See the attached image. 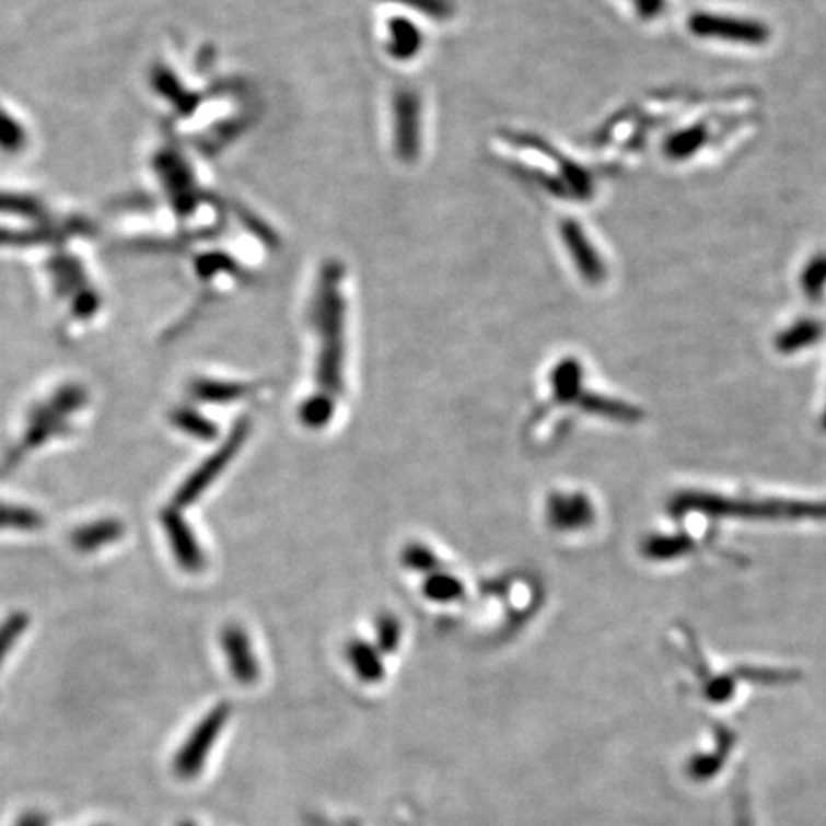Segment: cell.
<instances>
[{
    "label": "cell",
    "mask_w": 826,
    "mask_h": 826,
    "mask_svg": "<svg viewBox=\"0 0 826 826\" xmlns=\"http://www.w3.org/2000/svg\"><path fill=\"white\" fill-rule=\"evenodd\" d=\"M670 513H702L710 519H826V501L738 500L710 492H682L670 503Z\"/></svg>",
    "instance_id": "1"
},
{
    "label": "cell",
    "mask_w": 826,
    "mask_h": 826,
    "mask_svg": "<svg viewBox=\"0 0 826 826\" xmlns=\"http://www.w3.org/2000/svg\"><path fill=\"white\" fill-rule=\"evenodd\" d=\"M339 291V289H337ZM335 289L319 293L314 322L318 327L319 347L316 381L319 393L339 396L345 388V342H342V301Z\"/></svg>",
    "instance_id": "2"
},
{
    "label": "cell",
    "mask_w": 826,
    "mask_h": 826,
    "mask_svg": "<svg viewBox=\"0 0 826 826\" xmlns=\"http://www.w3.org/2000/svg\"><path fill=\"white\" fill-rule=\"evenodd\" d=\"M249 434L251 419L249 417H243V419H240L232 427V431L228 434L226 440L217 447V452H212L206 462L201 463L198 469L194 470L190 477L186 478V482H183V486L176 490L175 498H173V508H188L190 503L201 498L206 493L207 488L224 473L228 465L234 462L235 455L240 454V450H242L243 444L249 439Z\"/></svg>",
    "instance_id": "3"
},
{
    "label": "cell",
    "mask_w": 826,
    "mask_h": 826,
    "mask_svg": "<svg viewBox=\"0 0 826 826\" xmlns=\"http://www.w3.org/2000/svg\"><path fill=\"white\" fill-rule=\"evenodd\" d=\"M230 713H232V708L226 702H222V705L214 706L211 712H207L203 720L199 721L198 725L194 728L190 736L178 748L175 759H173V769H175L178 779L190 781L203 771L207 758L211 754L212 744L219 741L220 733L226 725Z\"/></svg>",
    "instance_id": "4"
},
{
    "label": "cell",
    "mask_w": 826,
    "mask_h": 826,
    "mask_svg": "<svg viewBox=\"0 0 826 826\" xmlns=\"http://www.w3.org/2000/svg\"><path fill=\"white\" fill-rule=\"evenodd\" d=\"M68 416L61 414L50 398L45 403L37 404L27 416V427H25L22 439L4 455V459L0 463V475L14 469L25 455L35 452L37 447L43 446L54 437H60L63 432H68Z\"/></svg>",
    "instance_id": "5"
},
{
    "label": "cell",
    "mask_w": 826,
    "mask_h": 826,
    "mask_svg": "<svg viewBox=\"0 0 826 826\" xmlns=\"http://www.w3.org/2000/svg\"><path fill=\"white\" fill-rule=\"evenodd\" d=\"M690 33L697 37L721 38L729 43H743V45H766L771 38V30L766 23L746 18H733V15L708 14L697 12L689 18Z\"/></svg>",
    "instance_id": "6"
},
{
    "label": "cell",
    "mask_w": 826,
    "mask_h": 826,
    "mask_svg": "<svg viewBox=\"0 0 826 826\" xmlns=\"http://www.w3.org/2000/svg\"><path fill=\"white\" fill-rule=\"evenodd\" d=\"M161 526L167 534L168 544L178 567L188 574L203 572L207 567L206 551L199 544L196 532L191 531L190 524L186 523V519L181 515V509H165L161 513Z\"/></svg>",
    "instance_id": "7"
},
{
    "label": "cell",
    "mask_w": 826,
    "mask_h": 826,
    "mask_svg": "<svg viewBox=\"0 0 826 826\" xmlns=\"http://www.w3.org/2000/svg\"><path fill=\"white\" fill-rule=\"evenodd\" d=\"M595 505L584 492H554L547 496V524L557 532H578L595 523Z\"/></svg>",
    "instance_id": "8"
},
{
    "label": "cell",
    "mask_w": 826,
    "mask_h": 826,
    "mask_svg": "<svg viewBox=\"0 0 826 826\" xmlns=\"http://www.w3.org/2000/svg\"><path fill=\"white\" fill-rule=\"evenodd\" d=\"M220 644L222 652L226 656V664L230 667V674L235 682L242 685H253L258 679V660L253 651L247 631L237 626V624H228L226 628L220 633Z\"/></svg>",
    "instance_id": "9"
},
{
    "label": "cell",
    "mask_w": 826,
    "mask_h": 826,
    "mask_svg": "<svg viewBox=\"0 0 826 826\" xmlns=\"http://www.w3.org/2000/svg\"><path fill=\"white\" fill-rule=\"evenodd\" d=\"M562 234H565V240L569 243L570 253H572L580 272L584 276V280L590 281V283H601V281L605 280V276H607L605 265H603L600 255L593 249L592 243L587 242L582 228L574 224V222H567L565 228H562Z\"/></svg>",
    "instance_id": "10"
},
{
    "label": "cell",
    "mask_w": 826,
    "mask_h": 826,
    "mask_svg": "<svg viewBox=\"0 0 826 826\" xmlns=\"http://www.w3.org/2000/svg\"><path fill=\"white\" fill-rule=\"evenodd\" d=\"M123 532L125 526L117 519H100L96 523L83 524L71 532V546L81 554H92L100 547L117 542Z\"/></svg>",
    "instance_id": "11"
},
{
    "label": "cell",
    "mask_w": 826,
    "mask_h": 826,
    "mask_svg": "<svg viewBox=\"0 0 826 826\" xmlns=\"http://www.w3.org/2000/svg\"><path fill=\"white\" fill-rule=\"evenodd\" d=\"M551 388L557 404H577L584 395V365L577 358H562L551 373Z\"/></svg>",
    "instance_id": "12"
},
{
    "label": "cell",
    "mask_w": 826,
    "mask_h": 826,
    "mask_svg": "<svg viewBox=\"0 0 826 826\" xmlns=\"http://www.w3.org/2000/svg\"><path fill=\"white\" fill-rule=\"evenodd\" d=\"M258 385L235 381L196 380L190 385V395L203 404H232L257 393Z\"/></svg>",
    "instance_id": "13"
},
{
    "label": "cell",
    "mask_w": 826,
    "mask_h": 826,
    "mask_svg": "<svg viewBox=\"0 0 826 826\" xmlns=\"http://www.w3.org/2000/svg\"><path fill=\"white\" fill-rule=\"evenodd\" d=\"M577 404L592 416L605 417L608 421H618V423H637L643 417V411L631 404L621 403L608 396L595 395V393H585V391Z\"/></svg>",
    "instance_id": "14"
},
{
    "label": "cell",
    "mask_w": 826,
    "mask_h": 826,
    "mask_svg": "<svg viewBox=\"0 0 826 826\" xmlns=\"http://www.w3.org/2000/svg\"><path fill=\"white\" fill-rule=\"evenodd\" d=\"M695 542L687 534H652L643 539L641 555L654 562L675 561L683 555L693 554Z\"/></svg>",
    "instance_id": "15"
},
{
    "label": "cell",
    "mask_w": 826,
    "mask_h": 826,
    "mask_svg": "<svg viewBox=\"0 0 826 826\" xmlns=\"http://www.w3.org/2000/svg\"><path fill=\"white\" fill-rule=\"evenodd\" d=\"M347 660L358 679L364 683H377L385 677V664L381 660L380 649L365 643L364 639H354L347 644Z\"/></svg>",
    "instance_id": "16"
},
{
    "label": "cell",
    "mask_w": 826,
    "mask_h": 826,
    "mask_svg": "<svg viewBox=\"0 0 826 826\" xmlns=\"http://www.w3.org/2000/svg\"><path fill=\"white\" fill-rule=\"evenodd\" d=\"M825 334V326L819 319L802 318L787 327L782 334L777 335L775 347L781 354H796L800 350L813 347L821 341Z\"/></svg>",
    "instance_id": "17"
},
{
    "label": "cell",
    "mask_w": 826,
    "mask_h": 826,
    "mask_svg": "<svg viewBox=\"0 0 826 826\" xmlns=\"http://www.w3.org/2000/svg\"><path fill=\"white\" fill-rule=\"evenodd\" d=\"M710 140V129L706 123H697L687 129L677 130L674 135L664 140V155L667 160L683 161L689 160L695 153L705 148L706 142Z\"/></svg>",
    "instance_id": "18"
},
{
    "label": "cell",
    "mask_w": 826,
    "mask_h": 826,
    "mask_svg": "<svg viewBox=\"0 0 826 826\" xmlns=\"http://www.w3.org/2000/svg\"><path fill=\"white\" fill-rule=\"evenodd\" d=\"M335 416V398L326 393H314V395L304 398V403L299 408V419L306 429L319 431L324 429Z\"/></svg>",
    "instance_id": "19"
},
{
    "label": "cell",
    "mask_w": 826,
    "mask_h": 826,
    "mask_svg": "<svg viewBox=\"0 0 826 826\" xmlns=\"http://www.w3.org/2000/svg\"><path fill=\"white\" fill-rule=\"evenodd\" d=\"M463 593L462 580L444 570L432 572L423 582V595L432 603H454L462 600Z\"/></svg>",
    "instance_id": "20"
},
{
    "label": "cell",
    "mask_w": 826,
    "mask_h": 826,
    "mask_svg": "<svg viewBox=\"0 0 826 826\" xmlns=\"http://www.w3.org/2000/svg\"><path fill=\"white\" fill-rule=\"evenodd\" d=\"M171 421L178 431L186 432L188 437H194V439L212 440L217 439V434H219L217 423H212L209 417L199 414L194 408H188V406L176 408L171 416Z\"/></svg>",
    "instance_id": "21"
},
{
    "label": "cell",
    "mask_w": 826,
    "mask_h": 826,
    "mask_svg": "<svg viewBox=\"0 0 826 826\" xmlns=\"http://www.w3.org/2000/svg\"><path fill=\"white\" fill-rule=\"evenodd\" d=\"M45 526V519L35 509L0 503V528L2 531H38Z\"/></svg>",
    "instance_id": "22"
},
{
    "label": "cell",
    "mask_w": 826,
    "mask_h": 826,
    "mask_svg": "<svg viewBox=\"0 0 826 826\" xmlns=\"http://www.w3.org/2000/svg\"><path fill=\"white\" fill-rule=\"evenodd\" d=\"M800 286H802V291H804V295L810 299V301H813V303H817V301H821L823 296H825L826 293V253L823 251V253H817V255H813L810 260H807V265L804 266V270H802V276H800Z\"/></svg>",
    "instance_id": "23"
},
{
    "label": "cell",
    "mask_w": 826,
    "mask_h": 826,
    "mask_svg": "<svg viewBox=\"0 0 826 826\" xmlns=\"http://www.w3.org/2000/svg\"><path fill=\"white\" fill-rule=\"evenodd\" d=\"M400 559H403L406 569L419 572V574H427V577L440 570L439 557L432 551L431 547L424 546L421 542H411L404 547Z\"/></svg>",
    "instance_id": "24"
},
{
    "label": "cell",
    "mask_w": 826,
    "mask_h": 826,
    "mask_svg": "<svg viewBox=\"0 0 826 826\" xmlns=\"http://www.w3.org/2000/svg\"><path fill=\"white\" fill-rule=\"evenodd\" d=\"M403 639V628L400 621L393 615H383L375 621V643L380 652L391 654L398 649Z\"/></svg>",
    "instance_id": "25"
},
{
    "label": "cell",
    "mask_w": 826,
    "mask_h": 826,
    "mask_svg": "<svg viewBox=\"0 0 826 826\" xmlns=\"http://www.w3.org/2000/svg\"><path fill=\"white\" fill-rule=\"evenodd\" d=\"M30 626V616L25 613H14L0 624V664L7 659L8 652L14 649L15 641L25 633Z\"/></svg>",
    "instance_id": "26"
},
{
    "label": "cell",
    "mask_w": 826,
    "mask_h": 826,
    "mask_svg": "<svg viewBox=\"0 0 826 826\" xmlns=\"http://www.w3.org/2000/svg\"><path fill=\"white\" fill-rule=\"evenodd\" d=\"M666 0H636V10L639 18L652 20L664 12Z\"/></svg>",
    "instance_id": "27"
},
{
    "label": "cell",
    "mask_w": 826,
    "mask_h": 826,
    "mask_svg": "<svg viewBox=\"0 0 826 826\" xmlns=\"http://www.w3.org/2000/svg\"><path fill=\"white\" fill-rule=\"evenodd\" d=\"M48 819L40 812H27L23 813L20 819L15 821L14 826H46Z\"/></svg>",
    "instance_id": "28"
},
{
    "label": "cell",
    "mask_w": 826,
    "mask_h": 826,
    "mask_svg": "<svg viewBox=\"0 0 826 826\" xmlns=\"http://www.w3.org/2000/svg\"><path fill=\"white\" fill-rule=\"evenodd\" d=\"M178 826H198L196 823H191V821H184V823H181Z\"/></svg>",
    "instance_id": "29"
},
{
    "label": "cell",
    "mask_w": 826,
    "mask_h": 826,
    "mask_svg": "<svg viewBox=\"0 0 826 826\" xmlns=\"http://www.w3.org/2000/svg\"><path fill=\"white\" fill-rule=\"evenodd\" d=\"M823 427H825V431H826V410H825V417H823Z\"/></svg>",
    "instance_id": "30"
}]
</instances>
